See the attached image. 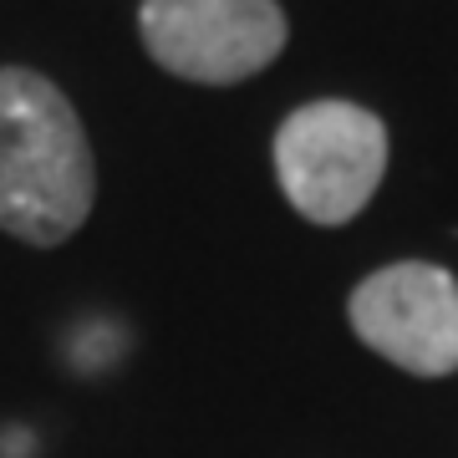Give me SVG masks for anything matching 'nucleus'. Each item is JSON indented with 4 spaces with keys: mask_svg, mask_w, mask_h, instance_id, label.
Instances as JSON below:
<instances>
[{
    "mask_svg": "<svg viewBox=\"0 0 458 458\" xmlns=\"http://www.w3.org/2000/svg\"><path fill=\"white\" fill-rule=\"evenodd\" d=\"M98 168L62 87L0 66V229L26 245H62L92 214Z\"/></svg>",
    "mask_w": 458,
    "mask_h": 458,
    "instance_id": "nucleus-1",
    "label": "nucleus"
},
{
    "mask_svg": "<svg viewBox=\"0 0 458 458\" xmlns=\"http://www.w3.org/2000/svg\"><path fill=\"white\" fill-rule=\"evenodd\" d=\"M276 174L311 225H346L387 174V128L357 102H306L276 132Z\"/></svg>",
    "mask_w": 458,
    "mask_h": 458,
    "instance_id": "nucleus-2",
    "label": "nucleus"
},
{
    "mask_svg": "<svg viewBox=\"0 0 458 458\" xmlns=\"http://www.w3.org/2000/svg\"><path fill=\"white\" fill-rule=\"evenodd\" d=\"M138 31L164 72L209 87L245 82L285 47L276 0H143Z\"/></svg>",
    "mask_w": 458,
    "mask_h": 458,
    "instance_id": "nucleus-3",
    "label": "nucleus"
},
{
    "mask_svg": "<svg viewBox=\"0 0 458 458\" xmlns=\"http://www.w3.org/2000/svg\"><path fill=\"white\" fill-rule=\"evenodd\" d=\"M346 311H352V327L361 342L403 372H458V280L443 265H387L352 291Z\"/></svg>",
    "mask_w": 458,
    "mask_h": 458,
    "instance_id": "nucleus-4",
    "label": "nucleus"
}]
</instances>
